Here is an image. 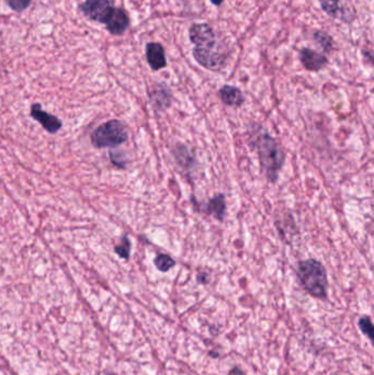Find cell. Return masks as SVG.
Wrapping results in <instances>:
<instances>
[{"label":"cell","mask_w":374,"mask_h":375,"mask_svg":"<svg viewBox=\"0 0 374 375\" xmlns=\"http://www.w3.org/2000/svg\"><path fill=\"white\" fill-rule=\"evenodd\" d=\"M106 375H117V374H115V373L107 372L106 373Z\"/></svg>","instance_id":"cell-24"},{"label":"cell","mask_w":374,"mask_h":375,"mask_svg":"<svg viewBox=\"0 0 374 375\" xmlns=\"http://www.w3.org/2000/svg\"><path fill=\"white\" fill-rule=\"evenodd\" d=\"M320 5L323 11L328 16L334 19H342L346 22L344 16H347L348 14L344 12V9L340 7L339 0H320Z\"/></svg>","instance_id":"cell-15"},{"label":"cell","mask_w":374,"mask_h":375,"mask_svg":"<svg viewBox=\"0 0 374 375\" xmlns=\"http://www.w3.org/2000/svg\"><path fill=\"white\" fill-rule=\"evenodd\" d=\"M249 142L259 158L260 167L266 178L276 184L285 162V154L274 137L271 136L259 124H253L248 129Z\"/></svg>","instance_id":"cell-1"},{"label":"cell","mask_w":374,"mask_h":375,"mask_svg":"<svg viewBox=\"0 0 374 375\" xmlns=\"http://www.w3.org/2000/svg\"><path fill=\"white\" fill-rule=\"evenodd\" d=\"M211 3H213L216 7H220L222 3H224V0H210Z\"/></svg>","instance_id":"cell-23"},{"label":"cell","mask_w":374,"mask_h":375,"mask_svg":"<svg viewBox=\"0 0 374 375\" xmlns=\"http://www.w3.org/2000/svg\"><path fill=\"white\" fill-rule=\"evenodd\" d=\"M202 211L210 217H213L220 222H223L227 212L226 197L223 193L214 195L203 206Z\"/></svg>","instance_id":"cell-12"},{"label":"cell","mask_w":374,"mask_h":375,"mask_svg":"<svg viewBox=\"0 0 374 375\" xmlns=\"http://www.w3.org/2000/svg\"><path fill=\"white\" fill-rule=\"evenodd\" d=\"M220 98L222 102L226 104L229 107L239 108L245 102V97L241 89L234 86L225 85L220 89Z\"/></svg>","instance_id":"cell-14"},{"label":"cell","mask_w":374,"mask_h":375,"mask_svg":"<svg viewBox=\"0 0 374 375\" xmlns=\"http://www.w3.org/2000/svg\"><path fill=\"white\" fill-rule=\"evenodd\" d=\"M172 155L175 157L176 162L180 169L185 170L187 173L192 171L197 166V160L194 158V154L189 151V148L180 143H178L172 148Z\"/></svg>","instance_id":"cell-13"},{"label":"cell","mask_w":374,"mask_h":375,"mask_svg":"<svg viewBox=\"0 0 374 375\" xmlns=\"http://www.w3.org/2000/svg\"><path fill=\"white\" fill-rule=\"evenodd\" d=\"M300 62L306 71H320L325 69L328 60L322 53L316 52L309 47H303L300 51Z\"/></svg>","instance_id":"cell-9"},{"label":"cell","mask_w":374,"mask_h":375,"mask_svg":"<svg viewBox=\"0 0 374 375\" xmlns=\"http://www.w3.org/2000/svg\"><path fill=\"white\" fill-rule=\"evenodd\" d=\"M131 248L132 244L131 241L128 239V236L124 235L122 237V241L121 244L118 246L115 247V252L119 257L122 258V259H126L128 261L130 256H131Z\"/></svg>","instance_id":"cell-18"},{"label":"cell","mask_w":374,"mask_h":375,"mask_svg":"<svg viewBox=\"0 0 374 375\" xmlns=\"http://www.w3.org/2000/svg\"><path fill=\"white\" fill-rule=\"evenodd\" d=\"M194 60L203 69L211 71H221L226 66L227 54L219 43L205 47H194L192 49Z\"/></svg>","instance_id":"cell-4"},{"label":"cell","mask_w":374,"mask_h":375,"mask_svg":"<svg viewBox=\"0 0 374 375\" xmlns=\"http://www.w3.org/2000/svg\"><path fill=\"white\" fill-rule=\"evenodd\" d=\"M296 274L304 290L315 299L325 300L327 296V272L323 263L316 259L300 261Z\"/></svg>","instance_id":"cell-2"},{"label":"cell","mask_w":374,"mask_h":375,"mask_svg":"<svg viewBox=\"0 0 374 375\" xmlns=\"http://www.w3.org/2000/svg\"><path fill=\"white\" fill-rule=\"evenodd\" d=\"M128 133L122 121L111 120L98 126L91 135V144L96 148H115L128 141Z\"/></svg>","instance_id":"cell-3"},{"label":"cell","mask_w":374,"mask_h":375,"mask_svg":"<svg viewBox=\"0 0 374 375\" xmlns=\"http://www.w3.org/2000/svg\"><path fill=\"white\" fill-rule=\"evenodd\" d=\"M146 60L153 71H161L167 66L166 53L161 43L150 42L146 44Z\"/></svg>","instance_id":"cell-11"},{"label":"cell","mask_w":374,"mask_h":375,"mask_svg":"<svg viewBox=\"0 0 374 375\" xmlns=\"http://www.w3.org/2000/svg\"><path fill=\"white\" fill-rule=\"evenodd\" d=\"M313 38H314L315 42H316V43L322 47L324 52L329 53L331 49H333V38H331L327 32H325V31H315Z\"/></svg>","instance_id":"cell-17"},{"label":"cell","mask_w":374,"mask_h":375,"mask_svg":"<svg viewBox=\"0 0 374 375\" xmlns=\"http://www.w3.org/2000/svg\"><path fill=\"white\" fill-rule=\"evenodd\" d=\"M113 36H122L128 29L130 18L124 9L113 8V12L108 16L104 23Z\"/></svg>","instance_id":"cell-8"},{"label":"cell","mask_w":374,"mask_h":375,"mask_svg":"<svg viewBox=\"0 0 374 375\" xmlns=\"http://www.w3.org/2000/svg\"><path fill=\"white\" fill-rule=\"evenodd\" d=\"M150 99L156 110L164 111L172 106V91L164 84H155L150 91Z\"/></svg>","instance_id":"cell-10"},{"label":"cell","mask_w":374,"mask_h":375,"mask_svg":"<svg viewBox=\"0 0 374 375\" xmlns=\"http://www.w3.org/2000/svg\"><path fill=\"white\" fill-rule=\"evenodd\" d=\"M113 5L115 0H85L80 3V10L88 19L104 23L115 8Z\"/></svg>","instance_id":"cell-5"},{"label":"cell","mask_w":374,"mask_h":375,"mask_svg":"<svg viewBox=\"0 0 374 375\" xmlns=\"http://www.w3.org/2000/svg\"><path fill=\"white\" fill-rule=\"evenodd\" d=\"M30 114L34 120L38 121V123L43 126L45 131L49 132V134L58 133L63 126V122L58 117L49 114L47 111L42 110L41 104H33Z\"/></svg>","instance_id":"cell-7"},{"label":"cell","mask_w":374,"mask_h":375,"mask_svg":"<svg viewBox=\"0 0 374 375\" xmlns=\"http://www.w3.org/2000/svg\"><path fill=\"white\" fill-rule=\"evenodd\" d=\"M359 328L361 332L372 340V334H373V325H372L371 318L369 316H362L358 322Z\"/></svg>","instance_id":"cell-19"},{"label":"cell","mask_w":374,"mask_h":375,"mask_svg":"<svg viewBox=\"0 0 374 375\" xmlns=\"http://www.w3.org/2000/svg\"><path fill=\"white\" fill-rule=\"evenodd\" d=\"M5 3L16 12H22L29 8L31 0H5Z\"/></svg>","instance_id":"cell-20"},{"label":"cell","mask_w":374,"mask_h":375,"mask_svg":"<svg viewBox=\"0 0 374 375\" xmlns=\"http://www.w3.org/2000/svg\"><path fill=\"white\" fill-rule=\"evenodd\" d=\"M189 38L194 47H205L218 43L215 33L208 23H194L189 29Z\"/></svg>","instance_id":"cell-6"},{"label":"cell","mask_w":374,"mask_h":375,"mask_svg":"<svg viewBox=\"0 0 374 375\" xmlns=\"http://www.w3.org/2000/svg\"><path fill=\"white\" fill-rule=\"evenodd\" d=\"M110 159L115 166L120 168V169H126V159L124 157V154L119 153V152L110 151L109 154Z\"/></svg>","instance_id":"cell-21"},{"label":"cell","mask_w":374,"mask_h":375,"mask_svg":"<svg viewBox=\"0 0 374 375\" xmlns=\"http://www.w3.org/2000/svg\"><path fill=\"white\" fill-rule=\"evenodd\" d=\"M154 265L156 269L161 272H168L176 266V261L166 254H159L154 259Z\"/></svg>","instance_id":"cell-16"},{"label":"cell","mask_w":374,"mask_h":375,"mask_svg":"<svg viewBox=\"0 0 374 375\" xmlns=\"http://www.w3.org/2000/svg\"><path fill=\"white\" fill-rule=\"evenodd\" d=\"M198 282L201 283V285H207L209 282V277L207 274H198L197 277Z\"/></svg>","instance_id":"cell-22"}]
</instances>
